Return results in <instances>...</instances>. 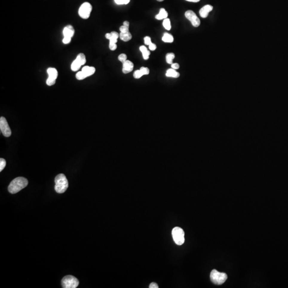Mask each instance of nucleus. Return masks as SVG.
Instances as JSON below:
<instances>
[{"label": "nucleus", "mask_w": 288, "mask_h": 288, "mask_svg": "<svg viewBox=\"0 0 288 288\" xmlns=\"http://www.w3.org/2000/svg\"><path fill=\"white\" fill-rule=\"evenodd\" d=\"M55 189L58 193H64L68 187V182L65 174H60L56 177Z\"/></svg>", "instance_id": "nucleus-2"}, {"label": "nucleus", "mask_w": 288, "mask_h": 288, "mask_svg": "<svg viewBox=\"0 0 288 288\" xmlns=\"http://www.w3.org/2000/svg\"><path fill=\"white\" fill-rule=\"evenodd\" d=\"M171 68L174 70H178L179 68V65L177 63H172L171 64Z\"/></svg>", "instance_id": "nucleus-36"}, {"label": "nucleus", "mask_w": 288, "mask_h": 288, "mask_svg": "<svg viewBox=\"0 0 288 288\" xmlns=\"http://www.w3.org/2000/svg\"><path fill=\"white\" fill-rule=\"evenodd\" d=\"M109 48L110 50H112V51H114L117 49V44L114 43L109 42Z\"/></svg>", "instance_id": "nucleus-34"}, {"label": "nucleus", "mask_w": 288, "mask_h": 288, "mask_svg": "<svg viewBox=\"0 0 288 288\" xmlns=\"http://www.w3.org/2000/svg\"><path fill=\"white\" fill-rule=\"evenodd\" d=\"M123 25H124V26H127V27H129V22H128V21H125V22H123Z\"/></svg>", "instance_id": "nucleus-39"}, {"label": "nucleus", "mask_w": 288, "mask_h": 288, "mask_svg": "<svg viewBox=\"0 0 288 288\" xmlns=\"http://www.w3.org/2000/svg\"><path fill=\"white\" fill-rule=\"evenodd\" d=\"M227 275L225 273H220L216 269H213L210 274V279L212 283L217 285H221L226 281Z\"/></svg>", "instance_id": "nucleus-3"}, {"label": "nucleus", "mask_w": 288, "mask_h": 288, "mask_svg": "<svg viewBox=\"0 0 288 288\" xmlns=\"http://www.w3.org/2000/svg\"><path fill=\"white\" fill-rule=\"evenodd\" d=\"M81 66V65L79 64V62H77L76 60L75 59L72 62L71 65V70L73 72H76L79 70L80 67Z\"/></svg>", "instance_id": "nucleus-19"}, {"label": "nucleus", "mask_w": 288, "mask_h": 288, "mask_svg": "<svg viewBox=\"0 0 288 288\" xmlns=\"http://www.w3.org/2000/svg\"><path fill=\"white\" fill-rule=\"evenodd\" d=\"M118 59L121 62L123 63L127 60V56L124 53H122V54H121L119 56Z\"/></svg>", "instance_id": "nucleus-26"}, {"label": "nucleus", "mask_w": 288, "mask_h": 288, "mask_svg": "<svg viewBox=\"0 0 288 288\" xmlns=\"http://www.w3.org/2000/svg\"><path fill=\"white\" fill-rule=\"evenodd\" d=\"M142 54H143V57L144 59L148 60L149 59V55H151V53L149 50H147L145 52L142 53Z\"/></svg>", "instance_id": "nucleus-28"}, {"label": "nucleus", "mask_w": 288, "mask_h": 288, "mask_svg": "<svg viewBox=\"0 0 288 288\" xmlns=\"http://www.w3.org/2000/svg\"><path fill=\"white\" fill-rule=\"evenodd\" d=\"M75 30L72 25H67L63 30V35L64 36L72 37L74 34Z\"/></svg>", "instance_id": "nucleus-11"}, {"label": "nucleus", "mask_w": 288, "mask_h": 288, "mask_svg": "<svg viewBox=\"0 0 288 288\" xmlns=\"http://www.w3.org/2000/svg\"><path fill=\"white\" fill-rule=\"evenodd\" d=\"M0 129L4 136L9 137L11 135V130L7 120L4 117H1L0 118Z\"/></svg>", "instance_id": "nucleus-7"}, {"label": "nucleus", "mask_w": 288, "mask_h": 288, "mask_svg": "<svg viewBox=\"0 0 288 288\" xmlns=\"http://www.w3.org/2000/svg\"><path fill=\"white\" fill-rule=\"evenodd\" d=\"M144 43L146 45H149L151 43V39L149 36H146L144 37Z\"/></svg>", "instance_id": "nucleus-32"}, {"label": "nucleus", "mask_w": 288, "mask_h": 288, "mask_svg": "<svg viewBox=\"0 0 288 288\" xmlns=\"http://www.w3.org/2000/svg\"><path fill=\"white\" fill-rule=\"evenodd\" d=\"M111 39L113 38V39H117H117L119 38V37H120L119 34L117 32H112L111 33ZM110 39H109V40H110Z\"/></svg>", "instance_id": "nucleus-33"}, {"label": "nucleus", "mask_w": 288, "mask_h": 288, "mask_svg": "<svg viewBox=\"0 0 288 288\" xmlns=\"http://www.w3.org/2000/svg\"><path fill=\"white\" fill-rule=\"evenodd\" d=\"M71 39H72V37H69V36H64L63 40H62V42L64 43V44H68L71 42Z\"/></svg>", "instance_id": "nucleus-31"}, {"label": "nucleus", "mask_w": 288, "mask_h": 288, "mask_svg": "<svg viewBox=\"0 0 288 288\" xmlns=\"http://www.w3.org/2000/svg\"><path fill=\"white\" fill-rule=\"evenodd\" d=\"M185 16L187 19L191 22L192 25L195 27H197L200 25L201 22L199 18L192 10H188L185 13Z\"/></svg>", "instance_id": "nucleus-8"}, {"label": "nucleus", "mask_w": 288, "mask_h": 288, "mask_svg": "<svg viewBox=\"0 0 288 288\" xmlns=\"http://www.w3.org/2000/svg\"><path fill=\"white\" fill-rule=\"evenodd\" d=\"M166 75V77L178 78L180 76V74L178 72H177L176 70H174L173 68H171V69L167 70Z\"/></svg>", "instance_id": "nucleus-14"}, {"label": "nucleus", "mask_w": 288, "mask_h": 288, "mask_svg": "<svg viewBox=\"0 0 288 288\" xmlns=\"http://www.w3.org/2000/svg\"><path fill=\"white\" fill-rule=\"evenodd\" d=\"M149 288H158L159 287H158V285L157 284V283H154V282H152V283L150 284V285L149 286Z\"/></svg>", "instance_id": "nucleus-37"}, {"label": "nucleus", "mask_w": 288, "mask_h": 288, "mask_svg": "<svg viewBox=\"0 0 288 288\" xmlns=\"http://www.w3.org/2000/svg\"><path fill=\"white\" fill-rule=\"evenodd\" d=\"M186 1L189 2H191L196 3L199 2L200 0H186Z\"/></svg>", "instance_id": "nucleus-41"}, {"label": "nucleus", "mask_w": 288, "mask_h": 288, "mask_svg": "<svg viewBox=\"0 0 288 288\" xmlns=\"http://www.w3.org/2000/svg\"><path fill=\"white\" fill-rule=\"evenodd\" d=\"M148 46H149V50L151 51H154L157 49V45L153 43H151Z\"/></svg>", "instance_id": "nucleus-35"}, {"label": "nucleus", "mask_w": 288, "mask_h": 288, "mask_svg": "<svg viewBox=\"0 0 288 288\" xmlns=\"http://www.w3.org/2000/svg\"><path fill=\"white\" fill-rule=\"evenodd\" d=\"M139 49H140V51H141V52H142V53H143V52H145L146 51H147V48L145 46H144V45H142V46H140V48H139Z\"/></svg>", "instance_id": "nucleus-38"}, {"label": "nucleus", "mask_w": 288, "mask_h": 288, "mask_svg": "<svg viewBox=\"0 0 288 288\" xmlns=\"http://www.w3.org/2000/svg\"><path fill=\"white\" fill-rule=\"evenodd\" d=\"M56 79H54L53 78H51V77H49L48 78V79H47V81H46V83H47V85L49 86H51V85H53L55 84L56 83Z\"/></svg>", "instance_id": "nucleus-24"}, {"label": "nucleus", "mask_w": 288, "mask_h": 288, "mask_svg": "<svg viewBox=\"0 0 288 288\" xmlns=\"http://www.w3.org/2000/svg\"><path fill=\"white\" fill-rule=\"evenodd\" d=\"M129 27H127V26H125L124 25H123L120 27V30L121 32H129Z\"/></svg>", "instance_id": "nucleus-30"}, {"label": "nucleus", "mask_w": 288, "mask_h": 288, "mask_svg": "<svg viewBox=\"0 0 288 288\" xmlns=\"http://www.w3.org/2000/svg\"><path fill=\"white\" fill-rule=\"evenodd\" d=\"M175 57L174 53H168L166 55V62L168 64H172L173 63V59Z\"/></svg>", "instance_id": "nucleus-20"}, {"label": "nucleus", "mask_w": 288, "mask_h": 288, "mask_svg": "<svg viewBox=\"0 0 288 288\" xmlns=\"http://www.w3.org/2000/svg\"><path fill=\"white\" fill-rule=\"evenodd\" d=\"M213 10V7L211 5H206L200 10L199 13L203 18H206L208 16L209 13Z\"/></svg>", "instance_id": "nucleus-9"}, {"label": "nucleus", "mask_w": 288, "mask_h": 288, "mask_svg": "<svg viewBox=\"0 0 288 288\" xmlns=\"http://www.w3.org/2000/svg\"><path fill=\"white\" fill-rule=\"evenodd\" d=\"M105 37H106V38L107 39H108V40H109V39H111V33H107V34H106Z\"/></svg>", "instance_id": "nucleus-40"}, {"label": "nucleus", "mask_w": 288, "mask_h": 288, "mask_svg": "<svg viewBox=\"0 0 288 288\" xmlns=\"http://www.w3.org/2000/svg\"><path fill=\"white\" fill-rule=\"evenodd\" d=\"M143 75H144L143 74V73L140 70L136 71L134 73V77L136 79H139L140 77H142Z\"/></svg>", "instance_id": "nucleus-23"}, {"label": "nucleus", "mask_w": 288, "mask_h": 288, "mask_svg": "<svg viewBox=\"0 0 288 288\" xmlns=\"http://www.w3.org/2000/svg\"><path fill=\"white\" fill-rule=\"evenodd\" d=\"M86 77H87V76L83 72H82V71L80 72H77L76 74V78L78 80H82L85 79Z\"/></svg>", "instance_id": "nucleus-22"}, {"label": "nucleus", "mask_w": 288, "mask_h": 288, "mask_svg": "<svg viewBox=\"0 0 288 288\" xmlns=\"http://www.w3.org/2000/svg\"><path fill=\"white\" fill-rule=\"evenodd\" d=\"M82 72L85 73L87 77L90 76L94 74L96 72V69L94 67H90L88 66H85L82 68Z\"/></svg>", "instance_id": "nucleus-12"}, {"label": "nucleus", "mask_w": 288, "mask_h": 288, "mask_svg": "<svg viewBox=\"0 0 288 288\" xmlns=\"http://www.w3.org/2000/svg\"><path fill=\"white\" fill-rule=\"evenodd\" d=\"M140 70L142 71V73L143 75H148L149 74V70L148 68L147 67H142L140 68Z\"/></svg>", "instance_id": "nucleus-29"}, {"label": "nucleus", "mask_w": 288, "mask_h": 288, "mask_svg": "<svg viewBox=\"0 0 288 288\" xmlns=\"http://www.w3.org/2000/svg\"><path fill=\"white\" fill-rule=\"evenodd\" d=\"M163 26L165 28V29H166L168 30H171V22H170V20L169 18L164 19L163 22Z\"/></svg>", "instance_id": "nucleus-21"}, {"label": "nucleus", "mask_w": 288, "mask_h": 288, "mask_svg": "<svg viewBox=\"0 0 288 288\" xmlns=\"http://www.w3.org/2000/svg\"><path fill=\"white\" fill-rule=\"evenodd\" d=\"M120 38L121 40L124 42H128L132 39L131 34L128 32L126 33H120Z\"/></svg>", "instance_id": "nucleus-16"}, {"label": "nucleus", "mask_w": 288, "mask_h": 288, "mask_svg": "<svg viewBox=\"0 0 288 288\" xmlns=\"http://www.w3.org/2000/svg\"><path fill=\"white\" fill-rule=\"evenodd\" d=\"M47 73L49 75V77H51L54 79H57L58 75L57 70L55 68H49L47 70Z\"/></svg>", "instance_id": "nucleus-15"}, {"label": "nucleus", "mask_w": 288, "mask_h": 288, "mask_svg": "<svg viewBox=\"0 0 288 288\" xmlns=\"http://www.w3.org/2000/svg\"><path fill=\"white\" fill-rule=\"evenodd\" d=\"M5 166H6V161L4 159L1 158L0 159V171H2L4 169Z\"/></svg>", "instance_id": "nucleus-25"}, {"label": "nucleus", "mask_w": 288, "mask_h": 288, "mask_svg": "<svg viewBox=\"0 0 288 288\" xmlns=\"http://www.w3.org/2000/svg\"><path fill=\"white\" fill-rule=\"evenodd\" d=\"M76 60H77L78 62H79V64L82 65H85L86 62V58H85V55L82 53H80L79 55H77V57L76 58Z\"/></svg>", "instance_id": "nucleus-18"}, {"label": "nucleus", "mask_w": 288, "mask_h": 288, "mask_svg": "<svg viewBox=\"0 0 288 288\" xmlns=\"http://www.w3.org/2000/svg\"><path fill=\"white\" fill-rule=\"evenodd\" d=\"M157 1H159V2H162V1H163L164 0H157Z\"/></svg>", "instance_id": "nucleus-42"}, {"label": "nucleus", "mask_w": 288, "mask_h": 288, "mask_svg": "<svg viewBox=\"0 0 288 288\" xmlns=\"http://www.w3.org/2000/svg\"><path fill=\"white\" fill-rule=\"evenodd\" d=\"M115 2L117 3V4H127L130 2V0H114Z\"/></svg>", "instance_id": "nucleus-27"}, {"label": "nucleus", "mask_w": 288, "mask_h": 288, "mask_svg": "<svg viewBox=\"0 0 288 288\" xmlns=\"http://www.w3.org/2000/svg\"><path fill=\"white\" fill-rule=\"evenodd\" d=\"M79 284V281L73 276H66L62 280V285L63 288H76Z\"/></svg>", "instance_id": "nucleus-5"}, {"label": "nucleus", "mask_w": 288, "mask_h": 288, "mask_svg": "<svg viewBox=\"0 0 288 288\" xmlns=\"http://www.w3.org/2000/svg\"><path fill=\"white\" fill-rule=\"evenodd\" d=\"M92 10V5L89 2L83 3L79 9V15L80 17L87 19L89 18Z\"/></svg>", "instance_id": "nucleus-6"}, {"label": "nucleus", "mask_w": 288, "mask_h": 288, "mask_svg": "<svg viewBox=\"0 0 288 288\" xmlns=\"http://www.w3.org/2000/svg\"><path fill=\"white\" fill-rule=\"evenodd\" d=\"M168 16V13L164 8H161L160 10V12L157 15H156L155 18L157 20H162L166 19Z\"/></svg>", "instance_id": "nucleus-13"}, {"label": "nucleus", "mask_w": 288, "mask_h": 288, "mask_svg": "<svg viewBox=\"0 0 288 288\" xmlns=\"http://www.w3.org/2000/svg\"><path fill=\"white\" fill-rule=\"evenodd\" d=\"M134 64L130 60H127L125 62L123 63L122 72L124 74H128L132 72L134 69Z\"/></svg>", "instance_id": "nucleus-10"}, {"label": "nucleus", "mask_w": 288, "mask_h": 288, "mask_svg": "<svg viewBox=\"0 0 288 288\" xmlns=\"http://www.w3.org/2000/svg\"><path fill=\"white\" fill-rule=\"evenodd\" d=\"M28 181L24 177H17L10 183L8 186V191L11 194H15L20 191L27 186Z\"/></svg>", "instance_id": "nucleus-1"}, {"label": "nucleus", "mask_w": 288, "mask_h": 288, "mask_svg": "<svg viewBox=\"0 0 288 288\" xmlns=\"http://www.w3.org/2000/svg\"><path fill=\"white\" fill-rule=\"evenodd\" d=\"M162 40L164 42L172 43L174 42V39L172 35L166 33H164Z\"/></svg>", "instance_id": "nucleus-17"}, {"label": "nucleus", "mask_w": 288, "mask_h": 288, "mask_svg": "<svg viewBox=\"0 0 288 288\" xmlns=\"http://www.w3.org/2000/svg\"><path fill=\"white\" fill-rule=\"evenodd\" d=\"M172 235L175 243L177 245H182L185 242V233L183 229L179 227H174L172 231Z\"/></svg>", "instance_id": "nucleus-4"}]
</instances>
